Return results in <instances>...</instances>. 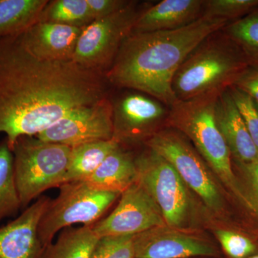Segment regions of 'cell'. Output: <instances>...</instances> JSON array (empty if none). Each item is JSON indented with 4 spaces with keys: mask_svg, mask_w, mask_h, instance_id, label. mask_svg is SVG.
<instances>
[{
    "mask_svg": "<svg viewBox=\"0 0 258 258\" xmlns=\"http://www.w3.org/2000/svg\"><path fill=\"white\" fill-rule=\"evenodd\" d=\"M249 67L239 47L218 30L204 40L180 66L173 79V92L178 101L220 93Z\"/></svg>",
    "mask_w": 258,
    "mask_h": 258,
    "instance_id": "4",
    "label": "cell"
},
{
    "mask_svg": "<svg viewBox=\"0 0 258 258\" xmlns=\"http://www.w3.org/2000/svg\"><path fill=\"white\" fill-rule=\"evenodd\" d=\"M119 145L118 142L111 139L72 148L63 184L87 179Z\"/></svg>",
    "mask_w": 258,
    "mask_h": 258,
    "instance_id": "20",
    "label": "cell"
},
{
    "mask_svg": "<svg viewBox=\"0 0 258 258\" xmlns=\"http://www.w3.org/2000/svg\"><path fill=\"white\" fill-rule=\"evenodd\" d=\"M137 5L132 1L123 10L83 28L73 60L84 69L106 74L142 12Z\"/></svg>",
    "mask_w": 258,
    "mask_h": 258,
    "instance_id": "8",
    "label": "cell"
},
{
    "mask_svg": "<svg viewBox=\"0 0 258 258\" xmlns=\"http://www.w3.org/2000/svg\"><path fill=\"white\" fill-rule=\"evenodd\" d=\"M146 144L174 168L186 186L195 191L209 208L215 212L222 211V194L203 157L184 134L172 128L164 129L154 134Z\"/></svg>",
    "mask_w": 258,
    "mask_h": 258,
    "instance_id": "9",
    "label": "cell"
},
{
    "mask_svg": "<svg viewBox=\"0 0 258 258\" xmlns=\"http://www.w3.org/2000/svg\"><path fill=\"white\" fill-rule=\"evenodd\" d=\"M222 30L239 47L249 66L258 67V8Z\"/></svg>",
    "mask_w": 258,
    "mask_h": 258,
    "instance_id": "24",
    "label": "cell"
},
{
    "mask_svg": "<svg viewBox=\"0 0 258 258\" xmlns=\"http://www.w3.org/2000/svg\"><path fill=\"white\" fill-rule=\"evenodd\" d=\"M138 179L159 207L167 227L184 229L187 224L190 200L187 186L174 168L149 149L135 158Z\"/></svg>",
    "mask_w": 258,
    "mask_h": 258,
    "instance_id": "7",
    "label": "cell"
},
{
    "mask_svg": "<svg viewBox=\"0 0 258 258\" xmlns=\"http://www.w3.org/2000/svg\"><path fill=\"white\" fill-rule=\"evenodd\" d=\"M137 179L135 157L119 145L105 159L92 175L83 181L92 189L121 195L137 183Z\"/></svg>",
    "mask_w": 258,
    "mask_h": 258,
    "instance_id": "18",
    "label": "cell"
},
{
    "mask_svg": "<svg viewBox=\"0 0 258 258\" xmlns=\"http://www.w3.org/2000/svg\"><path fill=\"white\" fill-rule=\"evenodd\" d=\"M83 28L37 22L18 35L31 55L47 61L73 60Z\"/></svg>",
    "mask_w": 258,
    "mask_h": 258,
    "instance_id": "15",
    "label": "cell"
},
{
    "mask_svg": "<svg viewBox=\"0 0 258 258\" xmlns=\"http://www.w3.org/2000/svg\"><path fill=\"white\" fill-rule=\"evenodd\" d=\"M216 236L228 258H249L258 253V242L250 236L229 230H217Z\"/></svg>",
    "mask_w": 258,
    "mask_h": 258,
    "instance_id": "26",
    "label": "cell"
},
{
    "mask_svg": "<svg viewBox=\"0 0 258 258\" xmlns=\"http://www.w3.org/2000/svg\"><path fill=\"white\" fill-rule=\"evenodd\" d=\"M256 68H257V69H258V67H256Z\"/></svg>",
    "mask_w": 258,
    "mask_h": 258,
    "instance_id": "33",
    "label": "cell"
},
{
    "mask_svg": "<svg viewBox=\"0 0 258 258\" xmlns=\"http://www.w3.org/2000/svg\"><path fill=\"white\" fill-rule=\"evenodd\" d=\"M228 23L203 16L177 30L131 33L105 74L107 82L146 93L169 108L178 101L172 81L180 66L209 35Z\"/></svg>",
    "mask_w": 258,
    "mask_h": 258,
    "instance_id": "2",
    "label": "cell"
},
{
    "mask_svg": "<svg viewBox=\"0 0 258 258\" xmlns=\"http://www.w3.org/2000/svg\"><path fill=\"white\" fill-rule=\"evenodd\" d=\"M217 124L235 162L249 164L258 159V149L239 113L229 88L219 95L215 105Z\"/></svg>",
    "mask_w": 258,
    "mask_h": 258,
    "instance_id": "17",
    "label": "cell"
},
{
    "mask_svg": "<svg viewBox=\"0 0 258 258\" xmlns=\"http://www.w3.org/2000/svg\"><path fill=\"white\" fill-rule=\"evenodd\" d=\"M94 21L87 0L49 1L39 17L38 22H47L84 28Z\"/></svg>",
    "mask_w": 258,
    "mask_h": 258,
    "instance_id": "23",
    "label": "cell"
},
{
    "mask_svg": "<svg viewBox=\"0 0 258 258\" xmlns=\"http://www.w3.org/2000/svg\"><path fill=\"white\" fill-rule=\"evenodd\" d=\"M111 102L113 139L120 145L145 138L148 141L157 133L161 123H167L169 107L146 93L133 90Z\"/></svg>",
    "mask_w": 258,
    "mask_h": 258,
    "instance_id": "11",
    "label": "cell"
},
{
    "mask_svg": "<svg viewBox=\"0 0 258 258\" xmlns=\"http://www.w3.org/2000/svg\"><path fill=\"white\" fill-rule=\"evenodd\" d=\"M22 210L15 182L14 156L7 139L0 142V222Z\"/></svg>",
    "mask_w": 258,
    "mask_h": 258,
    "instance_id": "22",
    "label": "cell"
},
{
    "mask_svg": "<svg viewBox=\"0 0 258 258\" xmlns=\"http://www.w3.org/2000/svg\"><path fill=\"white\" fill-rule=\"evenodd\" d=\"M115 210L94 225L99 238L111 236L136 235L166 226L159 207L138 182L120 195Z\"/></svg>",
    "mask_w": 258,
    "mask_h": 258,
    "instance_id": "12",
    "label": "cell"
},
{
    "mask_svg": "<svg viewBox=\"0 0 258 258\" xmlns=\"http://www.w3.org/2000/svg\"><path fill=\"white\" fill-rule=\"evenodd\" d=\"M258 8V0H205L203 16L236 21Z\"/></svg>",
    "mask_w": 258,
    "mask_h": 258,
    "instance_id": "25",
    "label": "cell"
},
{
    "mask_svg": "<svg viewBox=\"0 0 258 258\" xmlns=\"http://www.w3.org/2000/svg\"><path fill=\"white\" fill-rule=\"evenodd\" d=\"M112 102L108 98L79 107L64 115L50 128L37 135L43 142L71 148L113 139Z\"/></svg>",
    "mask_w": 258,
    "mask_h": 258,
    "instance_id": "10",
    "label": "cell"
},
{
    "mask_svg": "<svg viewBox=\"0 0 258 258\" xmlns=\"http://www.w3.org/2000/svg\"><path fill=\"white\" fill-rule=\"evenodd\" d=\"M98 239L93 226L67 227L45 248L43 258H91Z\"/></svg>",
    "mask_w": 258,
    "mask_h": 258,
    "instance_id": "21",
    "label": "cell"
},
{
    "mask_svg": "<svg viewBox=\"0 0 258 258\" xmlns=\"http://www.w3.org/2000/svg\"><path fill=\"white\" fill-rule=\"evenodd\" d=\"M136 258H221L216 246L167 226L134 236Z\"/></svg>",
    "mask_w": 258,
    "mask_h": 258,
    "instance_id": "13",
    "label": "cell"
},
{
    "mask_svg": "<svg viewBox=\"0 0 258 258\" xmlns=\"http://www.w3.org/2000/svg\"><path fill=\"white\" fill-rule=\"evenodd\" d=\"M134 236L101 237L93 249L91 258H136Z\"/></svg>",
    "mask_w": 258,
    "mask_h": 258,
    "instance_id": "27",
    "label": "cell"
},
{
    "mask_svg": "<svg viewBox=\"0 0 258 258\" xmlns=\"http://www.w3.org/2000/svg\"><path fill=\"white\" fill-rule=\"evenodd\" d=\"M235 164L241 175L238 179L253 207L254 219L258 221V159L249 164Z\"/></svg>",
    "mask_w": 258,
    "mask_h": 258,
    "instance_id": "29",
    "label": "cell"
},
{
    "mask_svg": "<svg viewBox=\"0 0 258 258\" xmlns=\"http://www.w3.org/2000/svg\"><path fill=\"white\" fill-rule=\"evenodd\" d=\"M47 0H0V39L20 35L38 22Z\"/></svg>",
    "mask_w": 258,
    "mask_h": 258,
    "instance_id": "19",
    "label": "cell"
},
{
    "mask_svg": "<svg viewBox=\"0 0 258 258\" xmlns=\"http://www.w3.org/2000/svg\"><path fill=\"white\" fill-rule=\"evenodd\" d=\"M229 91L258 149V103L235 86H230Z\"/></svg>",
    "mask_w": 258,
    "mask_h": 258,
    "instance_id": "28",
    "label": "cell"
},
{
    "mask_svg": "<svg viewBox=\"0 0 258 258\" xmlns=\"http://www.w3.org/2000/svg\"><path fill=\"white\" fill-rule=\"evenodd\" d=\"M205 0H163L141 12L132 33L177 30L203 16Z\"/></svg>",
    "mask_w": 258,
    "mask_h": 258,
    "instance_id": "16",
    "label": "cell"
},
{
    "mask_svg": "<svg viewBox=\"0 0 258 258\" xmlns=\"http://www.w3.org/2000/svg\"><path fill=\"white\" fill-rule=\"evenodd\" d=\"M232 86L247 93L258 103V69L249 66L237 78Z\"/></svg>",
    "mask_w": 258,
    "mask_h": 258,
    "instance_id": "31",
    "label": "cell"
},
{
    "mask_svg": "<svg viewBox=\"0 0 258 258\" xmlns=\"http://www.w3.org/2000/svg\"><path fill=\"white\" fill-rule=\"evenodd\" d=\"M59 189L58 196L50 200L39 222V237L45 249L60 230L76 224L94 225L120 196L92 189L83 181L64 183Z\"/></svg>",
    "mask_w": 258,
    "mask_h": 258,
    "instance_id": "6",
    "label": "cell"
},
{
    "mask_svg": "<svg viewBox=\"0 0 258 258\" xmlns=\"http://www.w3.org/2000/svg\"><path fill=\"white\" fill-rule=\"evenodd\" d=\"M72 148L43 142L35 137H22L15 142V182L22 210L30 206L44 191L64 183Z\"/></svg>",
    "mask_w": 258,
    "mask_h": 258,
    "instance_id": "5",
    "label": "cell"
},
{
    "mask_svg": "<svg viewBox=\"0 0 258 258\" xmlns=\"http://www.w3.org/2000/svg\"><path fill=\"white\" fill-rule=\"evenodd\" d=\"M50 200L40 197L21 215L0 227V258H43L45 249L38 226Z\"/></svg>",
    "mask_w": 258,
    "mask_h": 258,
    "instance_id": "14",
    "label": "cell"
},
{
    "mask_svg": "<svg viewBox=\"0 0 258 258\" xmlns=\"http://www.w3.org/2000/svg\"><path fill=\"white\" fill-rule=\"evenodd\" d=\"M104 74L74 60L34 57L18 35L0 39V133L13 150L22 137H36L68 113L106 98Z\"/></svg>",
    "mask_w": 258,
    "mask_h": 258,
    "instance_id": "1",
    "label": "cell"
},
{
    "mask_svg": "<svg viewBox=\"0 0 258 258\" xmlns=\"http://www.w3.org/2000/svg\"><path fill=\"white\" fill-rule=\"evenodd\" d=\"M249 258H258V253L254 254V255L251 256Z\"/></svg>",
    "mask_w": 258,
    "mask_h": 258,
    "instance_id": "32",
    "label": "cell"
},
{
    "mask_svg": "<svg viewBox=\"0 0 258 258\" xmlns=\"http://www.w3.org/2000/svg\"><path fill=\"white\" fill-rule=\"evenodd\" d=\"M220 93L169 107L167 123L186 135L242 208L254 217V209L232 167V157L217 124L215 105Z\"/></svg>",
    "mask_w": 258,
    "mask_h": 258,
    "instance_id": "3",
    "label": "cell"
},
{
    "mask_svg": "<svg viewBox=\"0 0 258 258\" xmlns=\"http://www.w3.org/2000/svg\"><path fill=\"white\" fill-rule=\"evenodd\" d=\"M127 0H87L93 20H98L114 14L131 4Z\"/></svg>",
    "mask_w": 258,
    "mask_h": 258,
    "instance_id": "30",
    "label": "cell"
}]
</instances>
